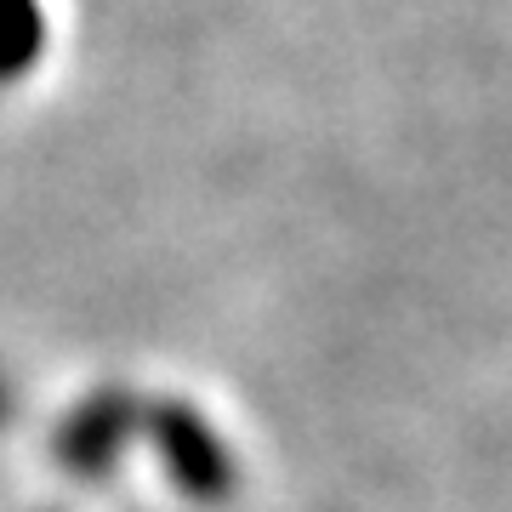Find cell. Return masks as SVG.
I'll return each instance as SVG.
<instances>
[{
    "label": "cell",
    "mask_w": 512,
    "mask_h": 512,
    "mask_svg": "<svg viewBox=\"0 0 512 512\" xmlns=\"http://www.w3.org/2000/svg\"><path fill=\"white\" fill-rule=\"evenodd\" d=\"M12 416V387H6V376H0V421Z\"/></svg>",
    "instance_id": "obj_4"
},
{
    "label": "cell",
    "mask_w": 512,
    "mask_h": 512,
    "mask_svg": "<svg viewBox=\"0 0 512 512\" xmlns=\"http://www.w3.org/2000/svg\"><path fill=\"white\" fill-rule=\"evenodd\" d=\"M46 52V6L40 0H0V86L23 80Z\"/></svg>",
    "instance_id": "obj_3"
},
{
    "label": "cell",
    "mask_w": 512,
    "mask_h": 512,
    "mask_svg": "<svg viewBox=\"0 0 512 512\" xmlns=\"http://www.w3.org/2000/svg\"><path fill=\"white\" fill-rule=\"evenodd\" d=\"M143 433L188 501H228L234 495V450L217 439V427L194 404L183 399L143 404Z\"/></svg>",
    "instance_id": "obj_1"
},
{
    "label": "cell",
    "mask_w": 512,
    "mask_h": 512,
    "mask_svg": "<svg viewBox=\"0 0 512 512\" xmlns=\"http://www.w3.org/2000/svg\"><path fill=\"white\" fill-rule=\"evenodd\" d=\"M131 433H143V404L126 387H97L63 427H57V461L80 478L109 473V461H120V450L131 444Z\"/></svg>",
    "instance_id": "obj_2"
}]
</instances>
